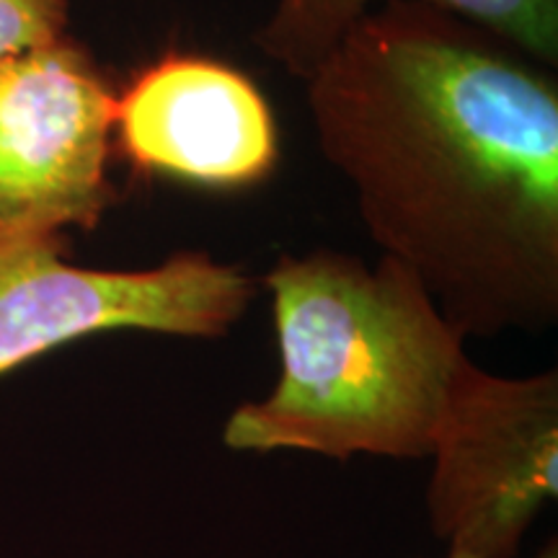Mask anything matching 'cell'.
<instances>
[{
    "instance_id": "cell-4",
    "label": "cell",
    "mask_w": 558,
    "mask_h": 558,
    "mask_svg": "<svg viewBox=\"0 0 558 558\" xmlns=\"http://www.w3.org/2000/svg\"><path fill=\"white\" fill-rule=\"evenodd\" d=\"M427 488L432 533L463 558H518L558 494V373L505 378L471 357L439 414Z\"/></svg>"
},
{
    "instance_id": "cell-7",
    "label": "cell",
    "mask_w": 558,
    "mask_h": 558,
    "mask_svg": "<svg viewBox=\"0 0 558 558\" xmlns=\"http://www.w3.org/2000/svg\"><path fill=\"white\" fill-rule=\"evenodd\" d=\"M380 0H275L251 45L290 78L305 83L354 21ZM476 21L530 58L558 68V0H422Z\"/></svg>"
},
{
    "instance_id": "cell-9",
    "label": "cell",
    "mask_w": 558,
    "mask_h": 558,
    "mask_svg": "<svg viewBox=\"0 0 558 558\" xmlns=\"http://www.w3.org/2000/svg\"><path fill=\"white\" fill-rule=\"evenodd\" d=\"M442 558H463V556H456V554H445ZM535 558H558V543L556 541H550L548 546H543L541 550H538V556Z\"/></svg>"
},
{
    "instance_id": "cell-1",
    "label": "cell",
    "mask_w": 558,
    "mask_h": 558,
    "mask_svg": "<svg viewBox=\"0 0 558 558\" xmlns=\"http://www.w3.org/2000/svg\"><path fill=\"white\" fill-rule=\"evenodd\" d=\"M383 256L465 339L558 320V75L422 0H380L303 83Z\"/></svg>"
},
{
    "instance_id": "cell-8",
    "label": "cell",
    "mask_w": 558,
    "mask_h": 558,
    "mask_svg": "<svg viewBox=\"0 0 558 558\" xmlns=\"http://www.w3.org/2000/svg\"><path fill=\"white\" fill-rule=\"evenodd\" d=\"M70 0H0V60L65 37Z\"/></svg>"
},
{
    "instance_id": "cell-5",
    "label": "cell",
    "mask_w": 558,
    "mask_h": 558,
    "mask_svg": "<svg viewBox=\"0 0 558 558\" xmlns=\"http://www.w3.org/2000/svg\"><path fill=\"white\" fill-rule=\"evenodd\" d=\"M114 104L70 34L0 60V241L94 230L117 205Z\"/></svg>"
},
{
    "instance_id": "cell-6",
    "label": "cell",
    "mask_w": 558,
    "mask_h": 558,
    "mask_svg": "<svg viewBox=\"0 0 558 558\" xmlns=\"http://www.w3.org/2000/svg\"><path fill=\"white\" fill-rule=\"evenodd\" d=\"M114 143L135 171L213 190L254 186L279 163L262 90L246 73L202 54H163L117 90Z\"/></svg>"
},
{
    "instance_id": "cell-3",
    "label": "cell",
    "mask_w": 558,
    "mask_h": 558,
    "mask_svg": "<svg viewBox=\"0 0 558 558\" xmlns=\"http://www.w3.org/2000/svg\"><path fill=\"white\" fill-rule=\"evenodd\" d=\"M65 246V235L0 241V378L94 333L220 339L256 295L246 271L207 251L122 271L75 267Z\"/></svg>"
},
{
    "instance_id": "cell-2",
    "label": "cell",
    "mask_w": 558,
    "mask_h": 558,
    "mask_svg": "<svg viewBox=\"0 0 558 558\" xmlns=\"http://www.w3.org/2000/svg\"><path fill=\"white\" fill-rule=\"evenodd\" d=\"M279 378L228 416L235 452L300 450L344 460L429 458L448 390L469 360L418 277L380 256L316 248L282 254L264 277Z\"/></svg>"
}]
</instances>
